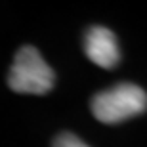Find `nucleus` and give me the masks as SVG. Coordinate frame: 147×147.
Returning a JSON list of instances; mask_svg holds the SVG:
<instances>
[{
    "mask_svg": "<svg viewBox=\"0 0 147 147\" xmlns=\"http://www.w3.org/2000/svg\"><path fill=\"white\" fill-rule=\"evenodd\" d=\"M55 75L52 67L42 59L34 46H23L16 52L8 75V86L17 94L42 96L54 88Z\"/></svg>",
    "mask_w": 147,
    "mask_h": 147,
    "instance_id": "2",
    "label": "nucleus"
},
{
    "mask_svg": "<svg viewBox=\"0 0 147 147\" xmlns=\"http://www.w3.org/2000/svg\"><path fill=\"white\" fill-rule=\"evenodd\" d=\"M94 117L103 124H119L122 120L145 113L147 94L134 82H120L109 90L96 94L90 101Z\"/></svg>",
    "mask_w": 147,
    "mask_h": 147,
    "instance_id": "1",
    "label": "nucleus"
},
{
    "mask_svg": "<svg viewBox=\"0 0 147 147\" xmlns=\"http://www.w3.org/2000/svg\"><path fill=\"white\" fill-rule=\"evenodd\" d=\"M54 147H90V145L84 143L82 140H78L71 132H63L54 140Z\"/></svg>",
    "mask_w": 147,
    "mask_h": 147,
    "instance_id": "4",
    "label": "nucleus"
},
{
    "mask_svg": "<svg viewBox=\"0 0 147 147\" xmlns=\"http://www.w3.org/2000/svg\"><path fill=\"white\" fill-rule=\"evenodd\" d=\"M84 52L88 59L101 69H115L120 61V48L113 31L94 25L84 34Z\"/></svg>",
    "mask_w": 147,
    "mask_h": 147,
    "instance_id": "3",
    "label": "nucleus"
}]
</instances>
